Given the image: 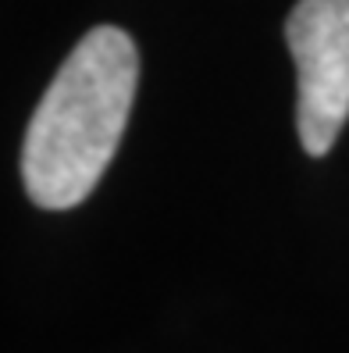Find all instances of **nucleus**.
Wrapping results in <instances>:
<instances>
[{
	"label": "nucleus",
	"mask_w": 349,
	"mask_h": 353,
	"mask_svg": "<svg viewBox=\"0 0 349 353\" xmlns=\"http://www.w3.org/2000/svg\"><path fill=\"white\" fill-rule=\"evenodd\" d=\"M285 39L296 61L299 143L324 157L349 118V0H299Z\"/></svg>",
	"instance_id": "obj_2"
},
{
	"label": "nucleus",
	"mask_w": 349,
	"mask_h": 353,
	"mask_svg": "<svg viewBox=\"0 0 349 353\" xmlns=\"http://www.w3.org/2000/svg\"><path fill=\"white\" fill-rule=\"evenodd\" d=\"M139 82V54L129 32L96 26L57 68L25 129L22 182L43 211L86 200L121 143Z\"/></svg>",
	"instance_id": "obj_1"
}]
</instances>
